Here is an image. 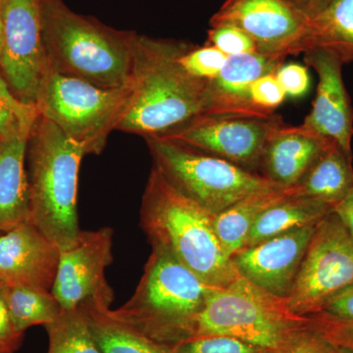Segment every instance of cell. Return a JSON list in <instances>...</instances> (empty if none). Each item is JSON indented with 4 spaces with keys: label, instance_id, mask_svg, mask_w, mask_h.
Here are the masks:
<instances>
[{
    "label": "cell",
    "instance_id": "2",
    "mask_svg": "<svg viewBox=\"0 0 353 353\" xmlns=\"http://www.w3.org/2000/svg\"><path fill=\"white\" fill-rule=\"evenodd\" d=\"M139 215L152 250L171 255L205 284L226 287L240 276L218 240L214 215L181 194L154 167Z\"/></svg>",
    "mask_w": 353,
    "mask_h": 353
},
{
    "label": "cell",
    "instance_id": "36",
    "mask_svg": "<svg viewBox=\"0 0 353 353\" xmlns=\"http://www.w3.org/2000/svg\"><path fill=\"white\" fill-rule=\"evenodd\" d=\"M333 345L321 338L314 330L303 334L292 345L276 353H330Z\"/></svg>",
    "mask_w": 353,
    "mask_h": 353
},
{
    "label": "cell",
    "instance_id": "4",
    "mask_svg": "<svg viewBox=\"0 0 353 353\" xmlns=\"http://www.w3.org/2000/svg\"><path fill=\"white\" fill-rule=\"evenodd\" d=\"M85 153L50 120L39 116L29 141L30 221L60 248L75 245L79 174Z\"/></svg>",
    "mask_w": 353,
    "mask_h": 353
},
{
    "label": "cell",
    "instance_id": "28",
    "mask_svg": "<svg viewBox=\"0 0 353 353\" xmlns=\"http://www.w3.org/2000/svg\"><path fill=\"white\" fill-rule=\"evenodd\" d=\"M174 353H276L269 350L224 334L192 336L173 345Z\"/></svg>",
    "mask_w": 353,
    "mask_h": 353
},
{
    "label": "cell",
    "instance_id": "9",
    "mask_svg": "<svg viewBox=\"0 0 353 353\" xmlns=\"http://www.w3.org/2000/svg\"><path fill=\"white\" fill-rule=\"evenodd\" d=\"M352 284L353 236L332 210L316 225L288 306L297 315H314Z\"/></svg>",
    "mask_w": 353,
    "mask_h": 353
},
{
    "label": "cell",
    "instance_id": "6",
    "mask_svg": "<svg viewBox=\"0 0 353 353\" xmlns=\"http://www.w3.org/2000/svg\"><path fill=\"white\" fill-rule=\"evenodd\" d=\"M312 330L311 317L292 312L287 299L274 296L240 275L211 292L194 336L224 334L281 350Z\"/></svg>",
    "mask_w": 353,
    "mask_h": 353
},
{
    "label": "cell",
    "instance_id": "31",
    "mask_svg": "<svg viewBox=\"0 0 353 353\" xmlns=\"http://www.w3.org/2000/svg\"><path fill=\"white\" fill-rule=\"evenodd\" d=\"M312 329L334 347L353 353V321L338 320L320 314L309 316Z\"/></svg>",
    "mask_w": 353,
    "mask_h": 353
},
{
    "label": "cell",
    "instance_id": "19",
    "mask_svg": "<svg viewBox=\"0 0 353 353\" xmlns=\"http://www.w3.org/2000/svg\"><path fill=\"white\" fill-rule=\"evenodd\" d=\"M31 132L0 141V234L31 222L29 180L26 170Z\"/></svg>",
    "mask_w": 353,
    "mask_h": 353
},
{
    "label": "cell",
    "instance_id": "32",
    "mask_svg": "<svg viewBox=\"0 0 353 353\" xmlns=\"http://www.w3.org/2000/svg\"><path fill=\"white\" fill-rule=\"evenodd\" d=\"M285 97L284 90L276 78V73L260 77L252 83V103L266 117L275 114L276 109L284 102Z\"/></svg>",
    "mask_w": 353,
    "mask_h": 353
},
{
    "label": "cell",
    "instance_id": "40",
    "mask_svg": "<svg viewBox=\"0 0 353 353\" xmlns=\"http://www.w3.org/2000/svg\"><path fill=\"white\" fill-rule=\"evenodd\" d=\"M330 353H352V352H347V350H341V348H336V347H333V348H332L331 352H330Z\"/></svg>",
    "mask_w": 353,
    "mask_h": 353
},
{
    "label": "cell",
    "instance_id": "37",
    "mask_svg": "<svg viewBox=\"0 0 353 353\" xmlns=\"http://www.w3.org/2000/svg\"><path fill=\"white\" fill-rule=\"evenodd\" d=\"M333 211L353 236V188L343 201L334 206Z\"/></svg>",
    "mask_w": 353,
    "mask_h": 353
},
{
    "label": "cell",
    "instance_id": "13",
    "mask_svg": "<svg viewBox=\"0 0 353 353\" xmlns=\"http://www.w3.org/2000/svg\"><path fill=\"white\" fill-rule=\"evenodd\" d=\"M113 230L99 228L81 232L75 245L60 252L52 294L63 310H73L88 301L111 306L112 288L105 278L112 263Z\"/></svg>",
    "mask_w": 353,
    "mask_h": 353
},
{
    "label": "cell",
    "instance_id": "17",
    "mask_svg": "<svg viewBox=\"0 0 353 353\" xmlns=\"http://www.w3.org/2000/svg\"><path fill=\"white\" fill-rule=\"evenodd\" d=\"M284 61L259 51L228 57L220 73L209 81L203 115L267 118L252 103V85L260 77L276 73Z\"/></svg>",
    "mask_w": 353,
    "mask_h": 353
},
{
    "label": "cell",
    "instance_id": "16",
    "mask_svg": "<svg viewBox=\"0 0 353 353\" xmlns=\"http://www.w3.org/2000/svg\"><path fill=\"white\" fill-rule=\"evenodd\" d=\"M60 248L32 222L0 234V279L10 285L51 290Z\"/></svg>",
    "mask_w": 353,
    "mask_h": 353
},
{
    "label": "cell",
    "instance_id": "26",
    "mask_svg": "<svg viewBox=\"0 0 353 353\" xmlns=\"http://www.w3.org/2000/svg\"><path fill=\"white\" fill-rule=\"evenodd\" d=\"M44 328L50 340L46 353H102L81 308L62 311L54 322Z\"/></svg>",
    "mask_w": 353,
    "mask_h": 353
},
{
    "label": "cell",
    "instance_id": "14",
    "mask_svg": "<svg viewBox=\"0 0 353 353\" xmlns=\"http://www.w3.org/2000/svg\"><path fill=\"white\" fill-rule=\"evenodd\" d=\"M315 227L292 230L243 248L232 257L236 271L260 289L288 299Z\"/></svg>",
    "mask_w": 353,
    "mask_h": 353
},
{
    "label": "cell",
    "instance_id": "18",
    "mask_svg": "<svg viewBox=\"0 0 353 353\" xmlns=\"http://www.w3.org/2000/svg\"><path fill=\"white\" fill-rule=\"evenodd\" d=\"M332 143L303 124H285L265 148L259 173L281 187H294Z\"/></svg>",
    "mask_w": 353,
    "mask_h": 353
},
{
    "label": "cell",
    "instance_id": "33",
    "mask_svg": "<svg viewBox=\"0 0 353 353\" xmlns=\"http://www.w3.org/2000/svg\"><path fill=\"white\" fill-rule=\"evenodd\" d=\"M276 78L287 97H303L310 88L308 70L299 63L283 64L276 72Z\"/></svg>",
    "mask_w": 353,
    "mask_h": 353
},
{
    "label": "cell",
    "instance_id": "22",
    "mask_svg": "<svg viewBox=\"0 0 353 353\" xmlns=\"http://www.w3.org/2000/svg\"><path fill=\"white\" fill-rule=\"evenodd\" d=\"M79 308L102 353H174L173 347L152 340L114 317L108 304L88 301Z\"/></svg>",
    "mask_w": 353,
    "mask_h": 353
},
{
    "label": "cell",
    "instance_id": "11",
    "mask_svg": "<svg viewBox=\"0 0 353 353\" xmlns=\"http://www.w3.org/2000/svg\"><path fill=\"white\" fill-rule=\"evenodd\" d=\"M44 0H0L4 46L0 69L13 94L36 104L48 70L43 39Z\"/></svg>",
    "mask_w": 353,
    "mask_h": 353
},
{
    "label": "cell",
    "instance_id": "21",
    "mask_svg": "<svg viewBox=\"0 0 353 353\" xmlns=\"http://www.w3.org/2000/svg\"><path fill=\"white\" fill-rule=\"evenodd\" d=\"M292 188H277L252 194L214 215V229L230 259L245 248L255 223L265 211L294 194Z\"/></svg>",
    "mask_w": 353,
    "mask_h": 353
},
{
    "label": "cell",
    "instance_id": "10",
    "mask_svg": "<svg viewBox=\"0 0 353 353\" xmlns=\"http://www.w3.org/2000/svg\"><path fill=\"white\" fill-rule=\"evenodd\" d=\"M285 124L283 118L276 114L267 118L201 115L162 138L259 173L265 148Z\"/></svg>",
    "mask_w": 353,
    "mask_h": 353
},
{
    "label": "cell",
    "instance_id": "25",
    "mask_svg": "<svg viewBox=\"0 0 353 353\" xmlns=\"http://www.w3.org/2000/svg\"><path fill=\"white\" fill-rule=\"evenodd\" d=\"M6 296L14 326L22 334L30 327L54 322L63 311L52 292L41 288L7 284Z\"/></svg>",
    "mask_w": 353,
    "mask_h": 353
},
{
    "label": "cell",
    "instance_id": "30",
    "mask_svg": "<svg viewBox=\"0 0 353 353\" xmlns=\"http://www.w3.org/2000/svg\"><path fill=\"white\" fill-rule=\"evenodd\" d=\"M208 43L215 46L228 57L259 51L256 43L248 34L231 25L210 27Z\"/></svg>",
    "mask_w": 353,
    "mask_h": 353
},
{
    "label": "cell",
    "instance_id": "3",
    "mask_svg": "<svg viewBox=\"0 0 353 353\" xmlns=\"http://www.w3.org/2000/svg\"><path fill=\"white\" fill-rule=\"evenodd\" d=\"M138 34L118 31L74 12L63 0H44L48 70L102 88L131 87Z\"/></svg>",
    "mask_w": 353,
    "mask_h": 353
},
{
    "label": "cell",
    "instance_id": "24",
    "mask_svg": "<svg viewBox=\"0 0 353 353\" xmlns=\"http://www.w3.org/2000/svg\"><path fill=\"white\" fill-rule=\"evenodd\" d=\"M313 48L331 51L345 64L353 62V0H333L311 19L304 52Z\"/></svg>",
    "mask_w": 353,
    "mask_h": 353
},
{
    "label": "cell",
    "instance_id": "27",
    "mask_svg": "<svg viewBox=\"0 0 353 353\" xmlns=\"http://www.w3.org/2000/svg\"><path fill=\"white\" fill-rule=\"evenodd\" d=\"M39 116L36 104L18 99L4 77L0 75V141L31 132Z\"/></svg>",
    "mask_w": 353,
    "mask_h": 353
},
{
    "label": "cell",
    "instance_id": "38",
    "mask_svg": "<svg viewBox=\"0 0 353 353\" xmlns=\"http://www.w3.org/2000/svg\"><path fill=\"white\" fill-rule=\"evenodd\" d=\"M292 3L301 9L309 18L316 17L330 6L333 0H292Z\"/></svg>",
    "mask_w": 353,
    "mask_h": 353
},
{
    "label": "cell",
    "instance_id": "41",
    "mask_svg": "<svg viewBox=\"0 0 353 353\" xmlns=\"http://www.w3.org/2000/svg\"><path fill=\"white\" fill-rule=\"evenodd\" d=\"M0 353H2V352H0Z\"/></svg>",
    "mask_w": 353,
    "mask_h": 353
},
{
    "label": "cell",
    "instance_id": "34",
    "mask_svg": "<svg viewBox=\"0 0 353 353\" xmlns=\"http://www.w3.org/2000/svg\"><path fill=\"white\" fill-rule=\"evenodd\" d=\"M6 285L0 279V352L14 353L20 347L24 334L17 331L11 319L6 303Z\"/></svg>",
    "mask_w": 353,
    "mask_h": 353
},
{
    "label": "cell",
    "instance_id": "23",
    "mask_svg": "<svg viewBox=\"0 0 353 353\" xmlns=\"http://www.w3.org/2000/svg\"><path fill=\"white\" fill-rule=\"evenodd\" d=\"M333 208L310 197L292 194L265 211L253 226L245 248L292 230L315 226Z\"/></svg>",
    "mask_w": 353,
    "mask_h": 353
},
{
    "label": "cell",
    "instance_id": "35",
    "mask_svg": "<svg viewBox=\"0 0 353 353\" xmlns=\"http://www.w3.org/2000/svg\"><path fill=\"white\" fill-rule=\"evenodd\" d=\"M316 314L353 321V284L332 297Z\"/></svg>",
    "mask_w": 353,
    "mask_h": 353
},
{
    "label": "cell",
    "instance_id": "12",
    "mask_svg": "<svg viewBox=\"0 0 353 353\" xmlns=\"http://www.w3.org/2000/svg\"><path fill=\"white\" fill-rule=\"evenodd\" d=\"M311 18L292 0H226L210 27L231 25L248 34L259 52L285 60L305 50Z\"/></svg>",
    "mask_w": 353,
    "mask_h": 353
},
{
    "label": "cell",
    "instance_id": "39",
    "mask_svg": "<svg viewBox=\"0 0 353 353\" xmlns=\"http://www.w3.org/2000/svg\"><path fill=\"white\" fill-rule=\"evenodd\" d=\"M3 46H4L3 22H2L1 16H0V57H1L2 50H3Z\"/></svg>",
    "mask_w": 353,
    "mask_h": 353
},
{
    "label": "cell",
    "instance_id": "15",
    "mask_svg": "<svg viewBox=\"0 0 353 353\" xmlns=\"http://www.w3.org/2000/svg\"><path fill=\"white\" fill-rule=\"evenodd\" d=\"M303 54L304 62L317 73L318 85L312 109L303 125L334 141L352 157L353 108L343 83L345 63L338 55L322 48H313Z\"/></svg>",
    "mask_w": 353,
    "mask_h": 353
},
{
    "label": "cell",
    "instance_id": "20",
    "mask_svg": "<svg viewBox=\"0 0 353 353\" xmlns=\"http://www.w3.org/2000/svg\"><path fill=\"white\" fill-rule=\"evenodd\" d=\"M352 161V155L333 141L292 187L294 194L324 202L333 208L353 188Z\"/></svg>",
    "mask_w": 353,
    "mask_h": 353
},
{
    "label": "cell",
    "instance_id": "5",
    "mask_svg": "<svg viewBox=\"0 0 353 353\" xmlns=\"http://www.w3.org/2000/svg\"><path fill=\"white\" fill-rule=\"evenodd\" d=\"M215 289L171 255L152 250L134 294L111 313L152 340L173 347L196 336Z\"/></svg>",
    "mask_w": 353,
    "mask_h": 353
},
{
    "label": "cell",
    "instance_id": "7",
    "mask_svg": "<svg viewBox=\"0 0 353 353\" xmlns=\"http://www.w3.org/2000/svg\"><path fill=\"white\" fill-rule=\"evenodd\" d=\"M153 167L176 190L213 215L245 197L283 188L252 170L162 137L145 139Z\"/></svg>",
    "mask_w": 353,
    "mask_h": 353
},
{
    "label": "cell",
    "instance_id": "8",
    "mask_svg": "<svg viewBox=\"0 0 353 353\" xmlns=\"http://www.w3.org/2000/svg\"><path fill=\"white\" fill-rule=\"evenodd\" d=\"M132 92V85L102 88L46 70L36 106L41 117L80 145L85 155H99L124 117Z\"/></svg>",
    "mask_w": 353,
    "mask_h": 353
},
{
    "label": "cell",
    "instance_id": "1",
    "mask_svg": "<svg viewBox=\"0 0 353 353\" xmlns=\"http://www.w3.org/2000/svg\"><path fill=\"white\" fill-rule=\"evenodd\" d=\"M190 46L138 34L131 102L118 131L145 139L164 137L205 113L209 81L192 76L182 64Z\"/></svg>",
    "mask_w": 353,
    "mask_h": 353
},
{
    "label": "cell",
    "instance_id": "29",
    "mask_svg": "<svg viewBox=\"0 0 353 353\" xmlns=\"http://www.w3.org/2000/svg\"><path fill=\"white\" fill-rule=\"evenodd\" d=\"M228 57V55L211 44L208 43V46L201 48L192 46L183 53L182 64L192 76L202 80L211 81L220 73Z\"/></svg>",
    "mask_w": 353,
    "mask_h": 353
}]
</instances>
